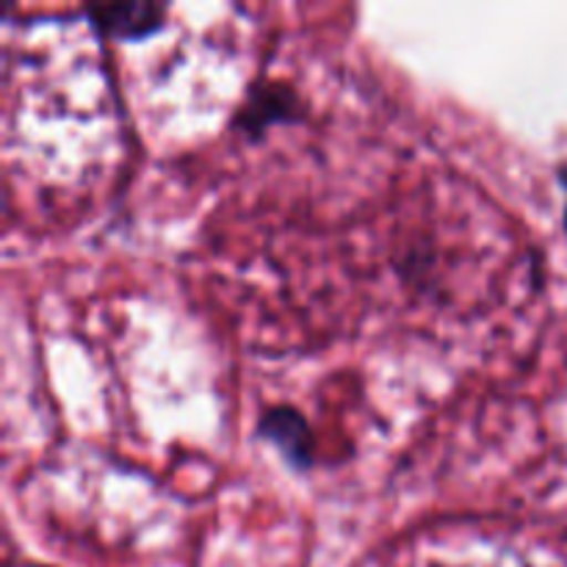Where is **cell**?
<instances>
[{
  "label": "cell",
  "mask_w": 567,
  "mask_h": 567,
  "mask_svg": "<svg viewBox=\"0 0 567 567\" xmlns=\"http://www.w3.org/2000/svg\"><path fill=\"white\" fill-rule=\"evenodd\" d=\"M302 116V103L299 94L293 92L288 83L266 81L249 89L247 100H244L241 111L236 116V127L247 133L249 138H258L260 133L269 131L271 125L280 122H293Z\"/></svg>",
  "instance_id": "obj_1"
},
{
  "label": "cell",
  "mask_w": 567,
  "mask_h": 567,
  "mask_svg": "<svg viewBox=\"0 0 567 567\" xmlns=\"http://www.w3.org/2000/svg\"><path fill=\"white\" fill-rule=\"evenodd\" d=\"M258 432L264 441H269L277 452L282 454L291 468L308 471L316 463V435L310 430L308 419H305L299 410L286 408H271L266 410L264 419H260Z\"/></svg>",
  "instance_id": "obj_2"
},
{
  "label": "cell",
  "mask_w": 567,
  "mask_h": 567,
  "mask_svg": "<svg viewBox=\"0 0 567 567\" xmlns=\"http://www.w3.org/2000/svg\"><path fill=\"white\" fill-rule=\"evenodd\" d=\"M565 230H567V210H565Z\"/></svg>",
  "instance_id": "obj_4"
},
{
  "label": "cell",
  "mask_w": 567,
  "mask_h": 567,
  "mask_svg": "<svg viewBox=\"0 0 567 567\" xmlns=\"http://www.w3.org/2000/svg\"><path fill=\"white\" fill-rule=\"evenodd\" d=\"M166 3H105L89 6V20L111 39H144L164 25Z\"/></svg>",
  "instance_id": "obj_3"
}]
</instances>
